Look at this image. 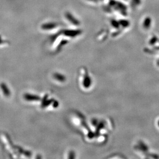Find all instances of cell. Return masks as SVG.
I'll return each mask as SVG.
<instances>
[{
    "instance_id": "obj_1",
    "label": "cell",
    "mask_w": 159,
    "mask_h": 159,
    "mask_svg": "<svg viewBox=\"0 0 159 159\" xmlns=\"http://www.w3.org/2000/svg\"><path fill=\"white\" fill-rule=\"evenodd\" d=\"M78 80L79 87L82 91H89L93 86V79L86 67L80 68Z\"/></svg>"
},
{
    "instance_id": "obj_2",
    "label": "cell",
    "mask_w": 159,
    "mask_h": 159,
    "mask_svg": "<svg viewBox=\"0 0 159 159\" xmlns=\"http://www.w3.org/2000/svg\"><path fill=\"white\" fill-rule=\"evenodd\" d=\"M134 150L135 153L142 156L143 158H147V156H149V158H151V154H149L150 149L148 145L144 142L139 141L136 142L134 146Z\"/></svg>"
},
{
    "instance_id": "obj_3",
    "label": "cell",
    "mask_w": 159,
    "mask_h": 159,
    "mask_svg": "<svg viewBox=\"0 0 159 159\" xmlns=\"http://www.w3.org/2000/svg\"><path fill=\"white\" fill-rule=\"evenodd\" d=\"M156 124H157V127H158V128H159V119H158V120L157 121Z\"/></svg>"
}]
</instances>
